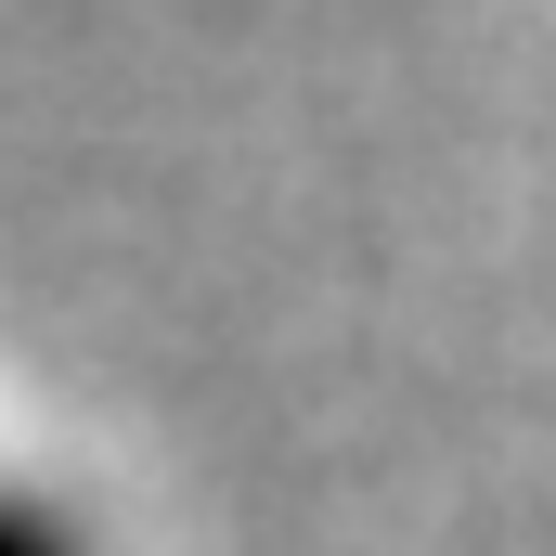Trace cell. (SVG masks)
<instances>
[{"label":"cell","instance_id":"1","mask_svg":"<svg viewBox=\"0 0 556 556\" xmlns=\"http://www.w3.org/2000/svg\"><path fill=\"white\" fill-rule=\"evenodd\" d=\"M0 556H91V531H78L52 492H13V479H0Z\"/></svg>","mask_w":556,"mask_h":556}]
</instances>
